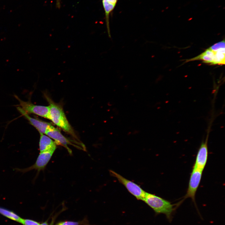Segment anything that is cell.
I'll return each instance as SVG.
<instances>
[{
  "mask_svg": "<svg viewBox=\"0 0 225 225\" xmlns=\"http://www.w3.org/2000/svg\"><path fill=\"white\" fill-rule=\"evenodd\" d=\"M55 150H52L41 152L38 156L35 163L32 165L24 168H15L17 172L25 173L35 170L38 173L44 169L51 159Z\"/></svg>",
  "mask_w": 225,
  "mask_h": 225,
  "instance_id": "obj_5",
  "label": "cell"
},
{
  "mask_svg": "<svg viewBox=\"0 0 225 225\" xmlns=\"http://www.w3.org/2000/svg\"><path fill=\"white\" fill-rule=\"evenodd\" d=\"M209 128L208 131L206 140L205 141L202 142L198 150L195 163L193 167L195 168L202 171L205 167L208 160V142L210 131Z\"/></svg>",
  "mask_w": 225,
  "mask_h": 225,
  "instance_id": "obj_7",
  "label": "cell"
},
{
  "mask_svg": "<svg viewBox=\"0 0 225 225\" xmlns=\"http://www.w3.org/2000/svg\"><path fill=\"white\" fill-rule=\"evenodd\" d=\"M156 215L163 214L170 222L176 208L170 202L155 195L146 192L143 201Z\"/></svg>",
  "mask_w": 225,
  "mask_h": 225,
  "instance_id": "obj_2",
  "label": "cell"
},
{
  "mask_svg": "<svg viewBox=\"0 0 225 225\" xmlns=\"http://www.w3.org/2000/svg\"><path fill=\"white\" fill-rule=\"evenodd\" d=\"M202 172V170L193 167L191 174L187 191L183 199L184 200L187 198H190L196 207L195 195L201 180Z\"/></svg>",
  "mask_w": 225,
  "mask_h": 225,
  "instance_id": "obj_6",
  "label": "cell"
},
{
  "mask_svg": "<svg viewBox=\"0 0 225 225\" xmlns=\"http://www.w3.org/2000/svg\"><path fill=\"white\" fill-rule=\"evenodd\" d=\"M39 148L40 152L50 150H55L57 144L52 139L45 134L40 133Z\"/></svg>",
  "mask_w": 225,
  "mask_h": 225,
  "instance_id": "obj_12",
  "label": "cell"
},
{
  "mask_svg": "<svg viewBox=\"0 0 225 225\" xmlns=\"http://www.w3.org/2000/svg\"><path fill=\"white\" fill-rule=\"evenodd\" d=\"M118 0H102L108 37L111 38L109 26V16L114 9Z\"/></svg>",
  "mask_w": 225,
  "mask_h": 225,
  "instance_id": "obj_10",
  "label": "cell"
},
{
  "mask_svg": "<svg viewBox=\"0 0 225 225\" xmlns=\"http://www.w3.org/2000/svg\"><path fill=\"white\" fill-rule=\"evenodd\" d=\"M168 7H167V8H166V9H168Z\"/></svg>",
  "mask_w": 225,
  "mask_h": 225,
  "instance_id": "obj_19",
  "label": "cell"
},
{
  "mask_svg": "<svg viewBox=\"0 0 225 225\" xmlns=\"http://www.w3.org/2000/svg\"><path fill=\"white\" fill-rule=\"evenodd\" d=\"M20 223L23 225H39L40 224L39 222L34 220L22 218H21Z\"/></svg>",
  "mask_w": 225,
  "mask_h": 225,
  "instance_id": "obj_15",
  "label": "cell"
},
{
  "mask_svg": "<svg viewBox=\"0 0 225 225\" xmlns=\"http://www.w3.org/2000/svg\"><path fill=\"white\" fill-rule=\"evenodd\" d=\"M45 96L49 104L50 120L76 140L79 141L78 137L67 118L62 108L60 105L54 102L48 96L45 95Z\"/></svg>",
  "mask_w": 225,
  "mask_h": 225,
  "instance_id": "obj_1",
  "label": "cell"
},
{
  "mask_svg": "<svg viewBox=\"0 0 225 225\" xmlns=\"http://www.w3.org/2000/svg\"><path fill=\"white\" fill-rule=\"evenodd\" d=\"M17 108L21 114L29 121L31 125L36 129L40 133L45 134L48 130L52 125L48 122L32 117L18 106L17 107Z\"/></svg>",
  "mask_w": 225,
  "mask_h": 225,
  "instance_id": "obj_9",
  "label": "cell"
},
{
  "mask_svg": "<svg viewBox=\"0 0 225 225\" xmlns=\"http://www.w3.org/2000/svg\"><path fill=\"white\" fill-rule=\"evenodd\" d=\"M109 171L110 175L116 178L125 187L129 192L138 200L143 201L146 192L139 185L113 170H109Z\"/></svg>",
  "mask_w": 225,
  "mask_h": 225,
  "instance_id": "obj_4",
  "label": "cell"
},
{
  "mask_svg": "<svg viewBox=\"0 0 225 225\" xmlns=\"http://www.w3.org/2000/svg\"><path fill=\"white\" fill-rule=\"evenodd\" d=\"M60 1L61 0H56V6L57 7L59 8L60 6Z\"/></svg>",
  "mask_w": 225,
  "mask_h": 225,
  "instance_id": "obj_16",
  "label": "cell"
},
{
  "mask_svg": "<svg viewBox=\"0 0 225 225\" xmlns=\"http://www.w3.org/2000/svg\"><path fill=\"white\" fill-rule=\"evenodd\" d=\"M87 221L85 219L83 221L78 222L66 221L59 222L55 225H89Z\"/></svg>",
  "mask_w": 225,
  "mask_h": 225,
  "instance_id": "obj_14",
  "label": "cell"
},
{
  "mask_svg": "<svg viewBox=\"0 0 225 225\" xmlns=\"http://www.w3.org/2000/svg\"><path fill=\"white\" fill-rule=\"evenodd\" d=\"M215 52L209 48L198 56L187 60L185 62L201 60H202L204 62L209 63L211 65H215Z\"/></svg>",
  "mask_w": 225,
  "mask_h": 225,
  "instance_id": "obj_11",
  "label": "cell"
},
{
  "mask_svg": "<svg viewBox=\"0 0 225 225\" xmlns=\"http://www.w3.org/2000/svg\"><path fill=\"white\" fill-rule=\"evenodd\" d=\"M15 97L19 102L18 106L28 114H35L50 120L49 106L36 105L33 104L30 101H23L16 95Z\"/></svg>",
  "mask_w": 225,
  "mask_h": 225,
  "instance_id": "obj_3",
  "label": "cell"
},
{
  "mask_svg": "<svg viewBox=\"0 0 225 225\" xmlns=\"http://www.w3.org/2000/svg\"><path fill=\"white\" fill-rule=\"evenodd\" d=\"M45 135L54 140L57 145H61L67 149L70 154L72 153V151L68 145H72L76 147L70 140L62 134L59 130L52 125L48 130Z\"/></svg>",
  "mask_w": 225,
  "mask_h": 225,
  "instance_id": "obj_8",
  "label": "cell"
},
{
  "mask_svg": "<svg viewBox=\"0 0 225 225\" xmlns=\"http://www.w3.org/2000/svg\"><path fill=\"white\" fill-rule=\"evenodd\" d=\"M54 220L53 219H52V222L50 225H53Z\"/></svg>",
  "mask_w": 225,
  "mask_h": 225,
  "instance_id": "obj_18",
  "label": "cell"
},
{
  "mask_svg": "<svg viewBox=\"0 0 225 225\" xmlns=\"http://www.w3.org/2000/svg\"><path fill=\"white\" fill-rule=\"evenodd\" d=\"M39 225H48L47 221L42 223L41 224H40Z\"/></svg>",
  "mask_w": 225,
  "mask_h": 225,
  "instance_id": "obj_17",
  "label": "cell"
},
{
  "mask_svg": "<svg viewBox=\"0 0 225 225\" xmlns=\"http://www.w3.org/2000/svg\"><path fill=\"white\" fill-rule=\"evenodd\" d=\"M0 214L12 220L20 223L22 218L13 211L0 207Z\"/></svg>",
  "mask_w": 225,
  "mask_h": 225,
  "instance_id": "obj_13",
  "label": "cell"
}]
</instances>
